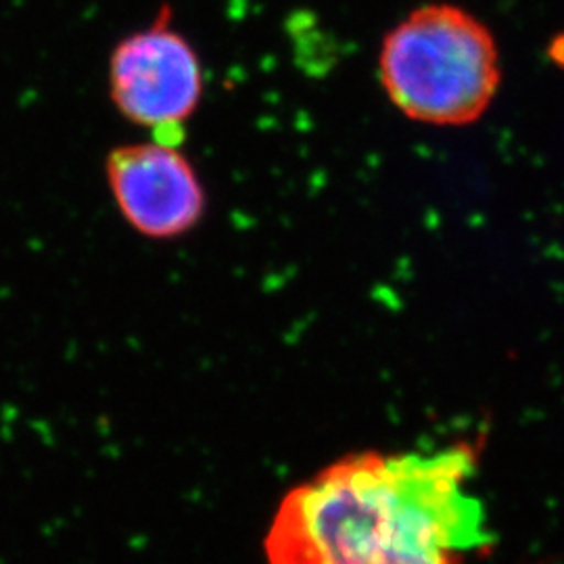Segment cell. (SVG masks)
Masks as SVG:
<instances>
[{"mask_svg": "<svg viewBox=\"0 0 564 564\" xmlns=\"http://www.w3.org/2000/svg\"><path fill=\"white\" fill-rule=\"evenodd\" d=\"M477 460L470 444L343 456L284 494L265 563L464 564L489 542Z\"/></svg>", "mask_w": 564, "mask_h": 564, "instance_id": "6da1fadb", "label": "cell"}, {"mask_svg": "<svg viewBox=\"0 0 564 564\" xmlns=\"http://www.w3.org/2000/svg\"><path fill=\"white\" fill-rule=\"evenodd\" d=\"M379 82L403 118L460 128L481 120L502 84L494 32L464 7L429 2L384 34Z\"/></svg>", "mask_w": 564, "mask_h": 564, "instance_id": "7a4b0ae2", "label": "cell"}, {"mask_svg": "<svg viewBox=\"0 0 564 564\" xmlns=\"http://www.w3.org/2000/svg\"><path fill=\"white\" fill-rule=\"evenodd\" d=\"M107 90L123 120L153 139L181 142L205 95V72L193 42L170 9L123 36L107 61Z\"/></svg>", "mask_w": 564, "mask_h": 564, "instance_id": "3957f363", "label": "cell"}, {"mask_svg": "<svg viewBox=\"0 0 564 564\" xmlns=\"http://www.w3.org/2000/svg\"><path fill=\"white\" fill-rule=\"evenodd\" d=\"M105 178L123 223L144 239H181L205 216L207 193L181 142L120 144L105 160Z\"/></svg>", "mask_w": 564, "mask_h": 564, "instance_id": "277c9868", "label": "cell"}]
</instances>
